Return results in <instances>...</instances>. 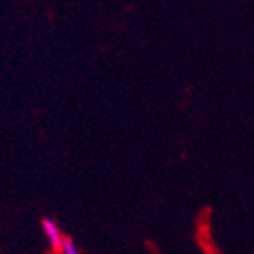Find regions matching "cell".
<instances>
[{"label":"cell","mask_w":254,"mask_h":254,"mask_svg":"<svg viewBox=\"0 0 254 254\" xmlns=\"http://www.w3.org/2000/svg\"><path fill=\"white\" fill-rule=\"evenodd\" d=\"M41 228L45 231L48 238V244L54 251H61V246H63V240H64V235L61 233L59 226L55 224L52 219H43L41 220Z\"/></svg>","instance_id":"cell-1"},{"label":"cell","mask_w":254,"mask_h":254,"mask_svg":"<svg viewBox=\"0 0 254 254\" xmlns=\"http://www.w3.org/2000/svg\"><path fill=\"white\" fill-rule=\"evenodd\" d=\"M61 254H80V253H78V249H76V246L73 244L71 238L64 237L63 246H61Z\"/></svg>","instance_id":"cell-2"}]
</instances>
